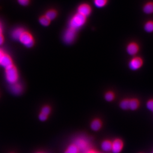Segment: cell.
I'll list each match as a JSON object with an SVG mask.
<instances>
[{"label": "cell", "mask_w": 153, "mask_h": 153, "mask_svg": "<svg viewBox=\"0 0 153 153\" xmlns=\"http://www.w3.org/2000/svg\"><path fill=\"white\" fill-rule=\"evenodd\" d=\"M85 22L86 17L79 13H76L71 18V20L70 21V28L76 30L82 27L85 24Z\"/></svg>", "instance_id": "1"}, {"label": "cell", "mask_w": 153, "mask_h": 153, "mask_svg": "<svg viewBox=\"0 0 153 153\" xmlns=\"http://www.w3.org/2000/svg\"><path fill=\"white\" fill-rule=\"evenodd\" d=\"M6 78L10 84H15L17 82L19 78L18 71L13 66L6 69Z\"/></svg>", "instance_id": "2"}, {"label": "cell", "mask_w": 153, "mask_h": 153, "mask_svg": "<svg viewBox=\"0 0 153 153\" xmlns=\"http://www.w3.org/2000/svg\"><path fill=\"white\" fill-rule=\"evenodd\" d=\"M19 40L24 45L28 48L31 47L34 45V38L32 35L27 31H24Z\"/></svg>", "instance_id": "3"}, {"label": "cell", "mask_w": 153, "mask_h": 153, "mask_svg": "<svg viewBox=\"0 0 153 153\" xmlns=\"http://www.w3.org/2000/svg\"><path fill=\"white\" fill-rule=\"evenodd\" d=\"M76 36V30L69 27L65 31L64 35V40L67 44H71L75 39Z\"/></svg>", "instance_id": "4"}, {"label": "cell", "mask_w": 153, "mask_h": 153, "mask_svg": "<svg viewBox=\"0 0 153 153\" xmlns=\"http://www.w3.org/2000/svg\"><path fill=\"white\" fill-rule=\"evenodd\" d=\"M143 65V60L140 57H136L131 59L129 62L130 68L133 70L138 69Z\"/></svg>", "instance_id": "5"}, {"label": "cell", "mask_w": 153, "mask_h": 153, "mask_svg": "<svg viewBox=\"0 0 153 153\" xmlns=\"http://www.w3.org/2000/svg\"><path fill=\"white\" fill-rule=\"evenodd\" d=\"M0 65L5 69L13 66V61L10 56L4 53L0 60Z\"/></svg>", "instance_id": "6"}, {"label": "cell", "mask_w": 153, "mask_h": 153, "mask_svg": "<svg viewBox=\"0 0 153 153\" xmlns=\"http://www.w3.org/2000/svg\"><path fill=\"white\" fill-rule=\"evenodd\" d=\"M127 53L130 55H135L138 52L139 46L135 42H131L127 45L126 47Z\"/></svg>", "instance_id": "7"}, {"label": "cell", "mask_w": 153, "mask_h": 153, "mask_svg": "<svg viewBox=\"0 0 153 153\" xmlns=\"http://www.w3.org/2000/svg\"><path fill=\"white\" fill-rule=\"evenodd\" d=\"M91 9L88 4H83L80 5L78 9V13L81 14L83 16H88L91 13Z\"/></svg>", "instance_id": "8"}, {"label": "cell", "mask_w": 153, "mask_h": 153, "mask_svg": "<svg viewBox=\"0 0 153 153\" xmlns=\"http://www.w3.org/2000/svg\"><path fill=\"white\" fill-rule=\"evenodd\" d=\"M123 143L120 139H116L112 143L111 151L114 153H119L122 150Z\"/></svg>", "instance_id": "9"}, {"label": "cell", "mask_w": 153, "mask_h": 153, "mask_svg": "<svg viewBox=\"0 0 153 153\" xmlns=\"http://www.w3.org/2000/svg\"><path fill=\"white\" fill-rule=\"evenodd\" d=\"M75 145L79 151H85L88 148V142L87 140L83 138H79L77 139L76 141Z\"/></svg>", "instance_id": "10"}, {"label": "cell", "mask_w": 153, "mask_h": 153, "mask_svg": "<svg viewBox=\"0 0 153 153\" xmlns=\"http://www.w3.org/2000/svg\"><path fill=\"white\" fill-rule=\"evenodd\" d=\"M145 13L150 15L153 13V1H148L145 3L142 8Z\"/></svg>", "instance_id": "11"}, {"label": "cell", "mask_w": 153, "mask_h": 153, "mask_svg": "<svg viewBox=\"0 0 153 153\" xmlns=\"http://www.w3.org/2000/svg\"><path fill=\"white\" fill-rule=\"evenodd\" d=\"M10 90L12 93L16 94H20L22 91V87L21 85L18 83L12 84L10 86Z\"/></svg>", "instance_id": "12"}, {"label": "cell", "mask_w": 153, "mask_h": 153, "mask_svg": "<svg viewBox=\"0 0 153 153\" xmlns=\"http://www.w3.org/2000/svg\"><path fill=\"white\" fill-rule=\"evenodd\" d=\"M24 31H25V30H24L23 28H21V27L16 28V29L13 30V32H12V37L14 39L19 40V38L21 37L22 33H24Z\"/></svg>", "instance_id": "13"}, {"label": "cell", "mask_w": 153, "mask_h": 153, "mask_svg": "<svg viewBox=\"0 0 153 153\" xmlns=\"http://www.w3.org/2000/svg\"><path fill=\"white\" fill-rule=\"evenodd\" d=\"M144 29L147 33H153V21L149 20L147 21L144 24Z\"/></svg>", "instance_id": "14"}, {"label": "cell", "mask_w": 153, "mask_h": 153, "mask_svg": "<svg viewBox=\"0 0 153 153\" xmlns=\"http://www.w3.org/2000/svg\"><path fill=\"white\" fill-rule=\"evenodd\" d=\"M102 125V122L99 119H95L91 122V127L93 130L97 131L101 128Z\"/></svg>", "instance_id": "15"}, {"label": "cell", "mask_w": 153, "mask_h": 153, "mask_svg": "<svg viewBox=\"0 0 153 153\" xmlns=\"http://www.w3.org/2000/svg\"><path fill=\"white\" fill-rule=\"evenodd\" d=\"M102 148L103 151L106 152L111 150L112 142L108 140L103 141L102 144Z\"/></svg>", "instance_id": "16"}, {"label": "cell", "mask_w": 153, "mask_h": 153, "mask_svg": "<svg viewBox=\"0 0 153 153\" xmlns=\"http://www.w3.org/2000/svg\"><path fill=\"white\" fill-rule=\"evenodd\" d=\"M45 16L51 21L56 18L57 16V13L54 10H51L46 12Z\"/></svg>", "instance_id": "17"}, {"label": "cell", "mask_w": 153, "mask_h": 153, "mask_svg": "<svg viewBox=\"0 0 153 153\" xmlns=\"http://www.w3.org/2000/svg\"><path fill=\"white\" fill-rule=\"evenodd\" d=\"M139 102L136 99H132L129 100V108L132 110H135L138 108Z\"/></svg>", "instance_id": "18"}, {"label": "cell", "mask_w": 153, "mask_h": 153, "mask_svg": "<svg viewBox=\"0 0 153 153\" xmlns=\"http://www.w3.org/2000/svg\"><path fill=\"white\" fill-rule=\"evenodd\" d=\"M79 150L75 144L71 145L68 147L65 153H79Z\"/></svg>", "instance_id": "19"}, {"label": "cell", "mask_w": 153, "mask_h": 153, "mask_svg": "<svg viewBox=\"0 0 153 153\" xmlns=\"http://www.w3.org/2000/svg\"><path fill=\"white\" fill-rule=\"evenodd\" d=\"M108 3V0H94V5L99 8L105 7Z\"/></svg>", "instance_id": "20"}, {"label": "cell", "mask_w": 153, "mask_h": 153, "mask_svg": "<svg viewBox=\"0 0 153 153\" xmlns=\"http://www.w3.org/2000/svg\"><path fill=\"white\" fill-rule=\"evenodd\" d=\"M40 24L43 26H48L50 24V21L49 19H48L45 16H41L39 19Z\"/></svg>", "instance_id": "21"}, {"label": "cell", "mask_w": 153, "mask_h": 153, "mask_svg": "<svg viewBox=\"0 0 153 153\" xmlns=\"http://www.w3.org/2000/svg\"><path fill=\"white\" fill-rule=\"evenodd\" d=\"M121 108L123 109H127L129 108V100H124L121 102L120 104Z\"/></svg>", "instance_id": "22"}, {"label": "cell", "mask_w": 153, "mask_h": 153, "mask_svg": "<svg viewBox=\"0 0 153 153\" xmlns=\"http://www.w3.org/2000/svg\"><path fill=\"white\" fill-rule=\"evenodd\" d=\"M114 98V94L112 92H108L105 95V99L107 101H112Z\"/></svg>", "instance_id": "23"}, {"label": "cell", "mask_w": 153, "mask_h": 153, "mask_svg": "<svg viewBox=\"0 0 153 153\" xmlns=\"http://www.w3.org/2000/svg\"><path fill=\"white\" fill-rule=\"evenodd\" d=\"M50 111H51V109H50V108L49 106H45L41 109V113L47 116L49 114H50Z\"/></svg>", "instance_id": "24"}, {"label": "cell", "mask_w": 153, "mask_h": 153, "mask_svg": "<svg viewBox=\"0 0 153 153\" xmlns=\"http://www.w3.org/2000/svg\"><path fill=\"white\" fill-rule=\"evenodd\" d=\"M147 106L148 109L151 111H153V100H151L148 101L147 104Z\"/></svg>", "instance_id": "25"}, {"label": "cell", "mask_w": 153, "mask_h": 153, "mask_svg": "<svg viewBox=\"0 0 153 153\" xmlns=\"http://www.w3.org/2000/svg\"><path fill=\"white\" fill-rule=\"evenodd\" d=\"M18 1L22 6H27L29 4L30 0H18Z\"/></svg>", "instance_id": "26"}, {"label": "cell", "mask_w": 153, "mask_h": 153, "mask_svg": "<svg viewBox=\"0 0 153 153\" xmlns=\"http://www.w3.org/2000/svg\"><path fill=\"white\" fill-rule=\"evenodd\" d=\"M39 118L40 120L41 121H45L47 119V116L46 115L44 114L41 113V114H40L39 115Z\"/></svg>", "instance_id": "27"}, {"label": "cell", "mask_w": 153, "mask_h": 153, "mask_svg": "<svg viewBox=\"0 0 153 153\" xmlns=\"http://www.w3.org/2000/svg\"><path fill=\"white\" fill-rule=\"evenodd\" d=\"M4 42V38L3 34H0V46Z\"/></svg>", "instance_id": "28"}, {"label": "cell", "mask_w": 153, "mask_h": 153, "mask_svg": "<svg viewBox=\"0 0 153 153\" xmlns=\"http://www.w3.org/2000/svg\"><path fill=\"white\" fill-rule=\"evenodd\" d=\"M4 52H3L2 50L0 49V60H1V57H2V56H3V55H4Z\"/></svg>", "instance_id": "29"}, {"label": "cell", "mask_w": 153, "mask_h": 153, "mask_svg": "<svg viewBox=\"0 0 153 153\" xmlns=\"http://www.w3.org/2000/svg\"><path fill=\"white\" fill-rule=\"evenodd\" d=\"M3 29H2V27H1V26L0 27V34H3Z\"/></svg>", "instance_id": "30"}, {"label": "cell", "mask_w": 153, "mask_h": 153, "mask_svg": "<svg viewBox=\"0 0 153 153\" xmlns=\"http://www.w3.org/2000/svg\"><path fill=\"white\" fill-rule=\"evenodd\" d=\"M87 153H97V152H95L94 151H89L88 152H87Z\"/></svg>", "instance_id": "31"}, {"label": "cell", "mask_w": 153, "mask_h": 153, "mask_svg": "<svg viewBox=\"0 0 153 153\" xmlns=\"http://www.w3.org/2000/svg\"><path fill=\"white\" fill-rule=\"evenodd\" d=\"M1 24H0V27H1Z\"/></svg>", "instance_id": "32"}, {"label": "cell", "mask_w": 153, "mask_h": 153, "mask_svg": "<svg viewBox=\"0 0 153 153\" xmlns=\"http://www.w3.org/2000/svg\"></svg>", "instance_id": "33"}, {"label": "cell", "mask_w": 153, "mask_h": 153, "mask_svg": "<svg viewBox=\"0 0 153 153\" xmlns=\"http://www.w3.org/2000/svg\"></svg>", "instance_id": "34"}]
</instances>
